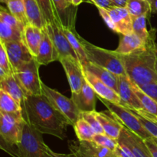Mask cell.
Instances as JSON below:
<instances>
[{
    "label": "cell",
    "mask_w": 157,
    "mask_h": 157,
    "mask_svg": "<svg viewBox=\"0 0 157 157\" xmlns=\"http://www.w3.org/2000/svg\"><path fill=\"white\" fill-rule=\"evenodd\" d=\"M21 107L25 121L40 133L62 140L67 137V126L71 124L44 94L27 96Z\"/></svg>",
    "instance_id": "obj_1"
},
{
    "label": "cell",
    "mask_w": 157,
    "mask_h": 157,
    "mask_svg": "<svg viewBox=\"0 0 157 157\" xmlns=\"http://www.w3.org/2000/svg\"><path fill=\"white\" fill-rule=\"evenodd\" d=\"M156 36L147 41V47L128 55L119 54L127 75L138 86L157 81Z\"/></svg>",
    "instance_id": "obj_2"
},
{
    "label": "cell",
    "mask_w": 157,
    "mask_h": 157,
    "mask_svg": "<svg viewBox=\"0 0 157 157\" xmlns=\"http://www.w3.org/2000/svg\"><path fill=\"white\" fill-rule=\"evenodd\" d=\"M81 41L85 49L90 62L107 68L117 75H127L125 67L119 53L114 51L98 47L81 37Z\"/></svg>",
    "instance_id": "obj_3"
},
{
    "label": "cell",
    "mask_w": 157,
    "mask_h": 157,
    "mask_svg": "<svg viewBox=\"0 0 157 157\" xmlns=\"http://www.w3.org/2000/svg\"><path fill=\"white\" fill-rule=\"evenodd\" d=\"M19 148L23 157H50L51 149L44 143L42 133L27 122L23 127Z\"/></svg>",
    "instance_id": "obj_4"
},
{
    "label": "cell",
    "mask_w": 157,
    "mask_h": 157,
    "mask_svg": "<svg viewBox=\"0 0 157 157\" xmlns=\"http://www.w3.org/2000/svg\"><path fill=\"white\" fill-rule=\"evenodd\" d=\"M98 99H99L103 103L104 106H106L109 111L123 124L125 127L140 136L144 140L147 138L152 137L150 133L144 127L142 123L140 122L137 117L134 113L127 107L120 104H115L110 101L104 99L98 96Z\"/></svg>",
    "instance_id": "obj_5"
},
{
    "label": "cell",
    "mask_w": 157,
    "mask_h": 157,
    "mask_svg": "<svg viewBox=\"0 0 157 157\" xmlns=\"http://www.w3.org/2000/svg\"><path fill=\"white\" fill-rule=\"evenodd\" d=\"M40 66L36 59L34 58L14 72L15 78L27 96L43 94V82L39 76Z\"/></svg>",
    "instance_id": "obj_6"
},
{
    "label": "cell",
    "mask_w": 157,
    "mask_h": 157,
    "mask_svg": "<svg viewBox=\"0 0 157 157\" xmlns=\"http://www.w3.org/2000/svg\"><path fill=\"white\" fill-rule=\"evenodd\" d=\"M26 121L22 113H6L0 112V140L19 145L23 127Z\"/></svg>",
    "instance_id": "obj_7"
},
{
    "label": "cell",
    "mask_w": 157,
    "mask_h": 157,
    "mask_svg": "<svg viewBox=\"0 0 157 157\" xmlns=\"http://www.w3.org/2000/svg\"><path fill=\"white\" fill-rule=\"evenodd\" d=\"M42 93L49 100L52 105L62 113L71 124V126L81 117V112L71 99L61 94L58 90L52 89L42 83Z\"/></svg>",
    "instance_id": "obj_8"
},
{
    "label": "cell",
    "mask_w": 157,
    "mask_h": 157,
    "mask_svg": "<svg viewBox=\"0 0 157 157\" xmlns=\"http://www.w3.org/2000/svg\"><path fill=\"white\" fill-rule=\"evenodd\" d=\"M59 61L65 71L71 93H79L85 81L82 64L79 60L71 56L61 58Z\"/></svg>",
    "instance_id": "obj_9"
},
{
    "label": "cell",
    "mask_w": 157,
    "mask_h": 157,
    "mask_svg": "<svg viewBox=\"0 0 157 157\" xmlns=\"http://www.w3.org/2000/svg\"><path fill=\"white\" fill-rule=\"evenodd\" d=\"M5 46L13 71L35 58L23 40L1 43Z\"/></svg>",
    "instance_id": "obj_10"
},
{
    "label": "cell",
    "mask_w": 157,
    "mask_h": 157,
    "mask_svg": "<svg viewBox=\"0 0 157 157\" xmlns=\"http://www.w3.org/2000/svg\"><path fill=\"white\" fill-rule=\"evenodd\" d=\"M45 29L59 53L60 58L71 56L79 60L76 52H75L64 34L62 25L61 23L55 22L52 24H47Z\"/></svg>",
    "instance_id": "obj_11"
},
{
    "label": "cell",
    "mask_w": 157,
    "mask_h": 157,
    "mask_svg": "<svg viewBox=\"0 0 157 157\" xmlns=\"http://www.w3.org/2000/svg\"><path fill=\"white\" fill-rule=\"evenodd\" d=\"M118 142L127 146L133 157H153L144 140L127 127L122 129Z\"/></svg>",
    "instance_id": "obj_12"
},
{
    "label": "cell",
    "mask_w": 157,
    "mask_h": 157,
    "mask_svg": "<svg viewBox=\"0 0 157 157\" xmlns=\"http://www.w3.org/2000/svg\"><path fill=\"white\" fill-rule=\"evenodd\" d=\"M118 94L121 97L122 105L132 110L144 109L142 103L135 93L133 83L127 75H120Z\"/></svg>",
    "instance_id": "obj_13"
},
{
    "label": "cell",
    "mask_w": 157,
    "mask_h": 157,
    "mask_svg": "<svg viewBox=\"0 0 157 157\" xmlns=\"http://www.w3.org/2000/svg\"><path fill=\"white\" fill-rule=\"evenodd\" d=\"M107 9L114 25V32L120 35L133 32V18L127 7L112 6Z\"/></svg>",
    "instance_id": "obj_14"
},
{
    "label": "cell",
    "mask_w": 157,
    "mask_h": 157,
    "mask_svg": "<svg viewBox=\"0 0 157 157\" xmlns=\"http://www.w3.org/2000/svg\"><path fill=\"white\" fill-rule=\"evenodd\" d=\"M71 99L81 112L96 111L98 94L86 79L79 93H71Z\"/></svg>",
    "instance_id": "obj_15"
},
{
    "label": "cell",
    "mask_w": 157,
    "mask_h": 157,
    "mask_svg": "<svg viewBox=\"0 0 157 157\" xmlns=\"http://www.w3.org/2000/svg\"><path fill=\"white\" fill-rule=\"evenodd\" d=\"M83 69H84V78L87 80V82L90 84L92 88L94 90L98 96L104 98L107 101H111L113 103H115V104L122 105L121 97H120L119 94L117 92H116L113 89H112L111 87L107 85L105 83L103 82L101 80L97 78L94 75L90 73V71L84 69V67H83Z\"/></svg>",
    "instance_id": "obj_16"
},
{
    "label": "cell",
    "mask_w": 157,
    "mask_h": 157,
    "mask_svg": "<svg viewBox=\"0 0 157 157\" xmlns=\"http://www.w3.org/2000/svg\"><path fill=\"white\" fill-rule=\"evenodd\" d=\"M35 59L40 65H47L53 61H59L60 59L59 53L46 29H43L42 39Z\"/></svg>",
    "instance_id": "obj_17"
},
{
    "label": "cell",
    "mask_w": 157,
    "mask_h": 157,
    "mask_svg": "<svg viewBox=\"0 0 157 157\" xmlns=\"http://www.w3.org/2000/svg\"><path fill=\"white\" fill-rule=\"evenodd\" d=\"M52 2L61 24L65 27L75 29L77 6L67 0H52Z\"/></svg>",
    "instance_id": "obj_18"
},
{
    "label": "cell",
    "mask_w": 157,
    "mask_h": 157,
    "mask_svg": "<svg viewBox=\"0 0 157 157\" xmlns=\"http://www.w3.org/2000/svg\"><path fill=\"white\" fill-rule=\"evenodd\" d=\"M96 116L101 123L105 134L118 140L124 126L110 111L97 112Z\"/></svg>",
    "instance_id": "obj_19"
},
{
    "label": "cell",
    "mask_w": 157,
    "mask_h": 157,
    "mask_svg": "<svg viewBox=\"0 0 157 157\" xmlns=\"http://www.w3.org/2000/svg\"><path fill=\"white\" fill-rule=\"evenodd\" d=\"M147 43L134 32L120 35L118 47L115 52L121 55H128L147 47Z\"/></svg>",
    "instance_id": "obj_20"
},
{
    "label": "cell",
    "mask_w": 157,
    "mask_h": 157,
    "mask_svg": "<svg viewBox=\"0 0 157 157\" xmlns=\"http://www.w3.org/2000/svg\"><path fill=\"white\" fill-rule=\"evenodd\" d=\"M83 67L93 75H94L97 78L105 83L107 85L111 87L112 89L118 93V86H119V75L113 73L107 68L101 67V66L95 64L94 63L87 61L86 64L82 65Z\"/></svg>",
    "instance_id": "obj_21"
},
{
    "label": "cell",
    "mask_w": 157,
    "mask_h": 157,
    "mask_svg": "<svg viewBox=\"0 0 157 157\" xmlns=\"http://www.w3.org/2000/svg\"><path fill=\"white\" fill-rule=\"evenodd\" d=\"M23 36L25 43L30 50L31 53L35 58H36L42 39L43 29H39L33 25L29 24L25 26Z\"/></svg>",
    "instance_id": "obj_22"
},
{
    "label": "cell",
    "mask_w": 157,
    "mask_h": 157,
    "mask_svg": "<svg viewBox=\"0 0 157 157\" xmlns=\"http://www.w3.org/2000/svg\"><path fill=\"white\" fill-rule=\"evenodd\" d=\"M0 89L9 94L21 104H22L23 101L27 97L22 87L15 78L14 74L0 79Z\"/></svg>",
    "instance_id": "obj_23"
},
{
    "label": "cell",
    "mask_w": 157,
    "mask_h": 157,
    "mask_svg": "<svg viewBox=\"0 0 157 157\" xmlns=\"http://www.w3.org/2000/svg\"><path fill=\"white\" fill-rule=\"evenodd\" d=\"M26 16L29 23L41 29H45L47 25L42 12L36 0H24Z\"/></svg>",
    "instance_id": "obj_24"
},
{
    "label": "cell",
    "mask_w": 157,
    "mask_h": 157,
    "mask_svg": "<svg viewBox=\"0 0 157 157\" xmlns=\"http://www.w3.org/2000/svg\"><path fill=\"white\" fill-rule=\"evenodd\" d=\"M62 29L64 34L67 36V39H68L69 42L71 44L75 52H76L80 62L82 65H84V64H86L89 61L87 59L85 49H84V45H83L82 42L81 41V36L77 33L75 29H71V28L65 27V26L63 25Z\"/></svg>",
    "instance_id": "obj_25"
},
{
    "label": "cell",
    "mask_w": 157,
    "mask_h": 157,
    "mask_svg": "<svg viewBox=\"0 0 157 157\" xmlns=\"http://www.w3.org/2000/svg\"><path fill=\"white\" fill-rule=\"evenodd\" d=\"M78 148L84 153L94 157H110L113 151L99 145L94 141H75Z\"/></svg>",
    "instance_id": "obj_26"
},
{
    "label": "cell",
    "mask_w": 157,
    "mask_h": 157,
    "mask_svg": "<svg viewBox=\"0 0 157 157\" xmlns=\"http://www.w3.org/2000/svg\"><path fill=\"white\" fill-rule=\"evenodd\" d=\"M150 16L148 15H143L133 19V32L139 35L144 41H147L156 35L157 29H151L150 31L147 30V20Z\"/></svg>",
    "instance_id": "obj_27"
},
{
    "label": "cell",
    "mask_w": 157,
    "mask_h": 157,
    "mask_svg": "<svg viewBox=\"0 0 157 157\" xmlns=\"http://www.w3.org/2000/svg\"><path fill=\"white\" fill-rule=\"evenodd\" d=\"M131 110L140 121L147 131L150 133L152 137L157 140V117L148 113L144 109Z\"/></svg>",
    "instance_id": "obj_28"
},
{
    "label": "cell",
    "mask_w": 157,
    "mask_h": 157,
    "mask_svg": "<svg viewBox=\"0 0 157 157\" xmlns=\"http://www.w3.org/2000/svg\"><path fill=\"white\" fill-rule=\"evenodd\" d=\"M24 30L15 28L3 21H0V43L14 41H24Z\"/></svg>",
    "instance_id": "obj_29"
},
{
    "label": "cell",
    "mask_w": 157,
    "mask_h": 157,
    "mask_svg": "<svg viewBox=\"0 0 157 157\" xmlns=\"http://www.w3.org/2000/svg\"><path fill=\"white\" fill-rule=\"evenodd\" d=\"M0 112L6 113H22V107L9 94L0 89Z\"/></svg>",
    "instance_id": "obj_30"
},
{
    "label": "cell",
    "mask_w": 157,
    "mask_h": 157,
    "mask_svg": "<svg viewBox=\"0 0 157 157\" xmlns=\"http://www.w3.org/2000/svg\"><path fill=\"white\" fill-rule=\"evenodd\" d=\"M75 133L79 141H91L94 137L95 131L91 126L82 117H80L74 124Z\"/></svg>",
    "instance_id": "obj_31"
},
{
    "label": "cell",
    "mask_w": 157,
    "mask_h": 157,
    "mask_svg": "<svg viewBox=\"0 0 157 157\" xmlns=\"http://www.w3.org/2000/svg\"><path fill=\"white\" fill-rule=\"evenodd\" d=\"M126 7L133 19L143 15H150L152 12L151 5L147 0H128Z\"/></svg>",
    "instance_id": "obj_32"
},
{
    "label": "cell",
    "mask_w": 157,
    "mask_h": 157,
    "mask_svg": "<svg viewBox=\"0 0 157 157\" xmlns=\"http://www.w3.org/2000/svg\"><path fill=\"white\" fill-rule=\"evenodd\" d=\"M7 8L11 13L25 26L29 25L27 16H26L24 0H9Z\"/></svg>",
    "instance_id": "obj_33"
},
{
    "label": "cell",
    "mask_w": 157,
    "mask_h": 157,
    "mask_svg": "<svg viewBox=\"0 0 157 157\" xmlns=\"http://www.w3.org/2000/svg\"><path fill=\"white\" fill-rule=\"evenodd\" d=\"M133 83V82H132ZM133 89H134L135 93L136 94L137 97L139 98L140 101L142 103V105L144 107V110L147 111L151 114L155 115L157 117V102L153 99L151 97L143 91L140 87L136 84L133 83Z\"/></svg>",
    "instance_id": "obj_34"
},
{
    "label": "cell",
    "mask_w": 157,
    "mask_h": 157,
    "mask_svg": "<svg viewBox=\"0 0 157 157\" xmlns=\"http://www.w3.org/2000/svg\"><path fill=\"white\" fill-rule=\"evenodd\" d=\"M36 1L41 8L47 24H52L55 22L61 23L58 20L52 0H36Z\"/></svg>",
    "instance_id": "obj_35"
},
{
    "label": "cell",
    "mask_w": 157,
    "mask_h": 157,
    "mask_svg": "<svg viewBox=\"0 0 157 157\" xmlns=\"http://www.w3.org/2000/svg\"><path fill=\"white\" fill-rule=\"evenodd\" d=\"M93 141L99 145L107 148L111 151H114L118 146V140H115L105 133H98L95 134Z\"/></svg>",
    "instance_id": "obj_36"
},
{
    "label": "cell",
    "mask_w": 157,
    "mask_h": 157,
    "mask_svg": "<svg viewBox=\"0 0 157 157\" xmlns=\"http://www.w3.org/2000/svg\"><path fill=\"white\" fill-rule=\"evenodd\" d=\"M0 21H3L7 24L11 25L15 28L24 30L25 25L21 24L13 15L10 12V11L6 8H4L3 6H1L0 8Z\"/></svg>",
    "instance_id": "obj_37"
},
{
    "label": "cell",
    "mask_w": 157,
    "mask_h": 157,
    "mask_svg": "<svg viewBox=\"0 0 157 157\" xmlns=\"http://www.w3.org/2000/svg\"><path fill=\"white\" fill-rule=\"evenodd\" d=\"M81 117L85 120L91 126L96 134H98V133H104V129H103L101 123L98 121V117L96 116V111L81 112Z\"/></svg>",
    "instance_id": "obj_38"
},
{
    "label": "cell",
    "mask_w": 157,
    "mask_h": 157,
    "mask_svg": "<svg viewBox=\"0 0 157 157\" xmlns=\"http://www.w3.org/2000/svg\"><path fill=\"white\" fill-rule=\"evenodd\" d=\"M0 70L3 71L6 75H12L14 74L12 64L9 61L5 46L0 43Z\"/></svg>",
    "instance_id": "obj_39"
},
{
    "label": "cell",
    "mask_w": 157,
    "mask_h": 157,
    "mask_svg": "<svg viewBox=\"0 0 157 157\" xmlns=\"http://www.w3.org/2000/svg\"><path fill=\"white\" fill-rule=\"evenodd\" d=\"M0 147L2 150L9 153L10 156L13 157H23L20 150L19 145L9 144L2 140H0Z\"/></svg>",
    "instance_id": "obj_40"
},
{
    "label": "cell",
    "mask_w": 157,
    "mask_h": 157,
    "mask_svg": "<svg viewBox=\"0 0 157 157\" xmlns=\"http://www.w3.org/2000/svg\"><path fill=\"white\" fill-rule=\"evenodd\" d=\"M141 90L157 102V81L139 86Z\"/></svg>",
    "instance_id": "obj_41"
},
{
    "label": "cell",
    "mask_w": 157,
    "mask_h": 157,
    "mask_svg": "<svg viewBox=\"0 0 157 157\" xmlns=\"http://www.w3.org/2000/svg\"><path fill=\"white\" fill-rule=\"evenodd\" d=\"M98 12H99L100 15L101 16V18H103V20L104 21V22L106 23L108 28L110 29H111L113 32H114V25H113V23L112 21L111 17H110V14H109L108 11L107 9H103V8H98Z\"/></svg>",
    "instance_id": "obj_42"
},
{
    "label": "cell",
    "mask_w": 157,
    "mask_h": 157,
    "mask_svg": "<svg viewBox=\"0 0 157 157\" xmlns=\"http://www.w3.org/2000/svg\"><path fill=\"white\" fill-rule=\"evenodd\" d=\"M68 147L71 153L73 155L74 157H89L78 148L76 143H75V140L68 141Z\"/></svg>",
    "instance_id": "obj_43"
},
{
    "label": "cell",
    "mask_w": 157,
    "mask_h": 157,
    "mask_svg": "<svg viewBox=\"0 0 157 157\" xmlns=\"http://www.w3.org/2000/svg\"><path fill=\"white\" fill-rule=\"evenodd\" d=\"M147 147L150 150V153L153 157H157V140L154 138L150 137L144 140Z\"/></svg>",
    "instance_id": "obj_44"
},
{
    "label": "cell",
    "mask_w": 157,
    "mask_h": 157,
    "mask_svg": "<svg viewBox=\"0 0 157 157\" xmlns=\"http://www.w3.org/2000/svg\"><path fill=\"white\" fill-rule=\"evenodd\" d=\"M97 8H103V9H109L114 6L112 3L111 0H90Z\"/></svg>",
    "instance_id": "obj_45"
},
{
    "label": "cell",
    "mask_w": 157,
    "mask_h": 157,
    "mask_svg": "<svg viewBox=\"0 0 157 157\" xmlns=\"http://www.w3.org/2000/svg\"><path fill=\"white\" fill-rule=\"evenodd\" d=\"M111 2L114 6H118V7H126L128 0H111Z\"/></svg>",
    "instance_id": "obj_46"
},
{
    "label": "cell",
    "mask_w": 157,
    "mask_h": 157,
    "mask_svg": "<svg viewBox=\"0 0 157 157\" xmlns=\"http://www.w3.org/2000/svg\"><path fill=\"white\" fill-rule=\"evenodd\" d=\"M50 157H74L73 155L71 154H64V153H58L50 150Z\"/></svg>",
    "instance_id": "obj_47"
},
{
    "label": "cell",
    "mask_w": 157,
    "mask_h": 157,
    "mask_svg": "<svg viewBox=\"0 0 157 157\" xmlns=\"http://www.w3.org/2000/svg\"><path fill=\"white\" fill-rule=\"evenodd\" d=\"M150 5H151L152 13L157 14V0H152Z\"/></svg>",
    "instance_id": "obj_48"
},
{
    "label": "cell",
    "mask_w": 157,
    "mask_h": 157,
    "mask_svg": "<svg viewBox=\"0 0 157 157\" xmlns=\"http://www.w3.org/2000/svg\"><path fill=\"white\" fill-rule=\"evenodd\" d=\"M83 1L84 0H71V3L73 6H78L80 4H81L83 2Z\"/></svg>",
    "instance_id": "obj_49"
},
{
    "label": "cell",
    "mask_w": 157,
    "mask_h": 157,
    "mask_svg": "<svg viewBox=\"0 0 157 157\" xmlns=\"http://www.w3.org/2000/svg\"><path fill=\"white\" fill-rule=\"evenodd\" d=\"M110 157H122V156H120L119 154H117V153H115V152H113V154L111 155V156H110Z\"/></svg>",
    "instance_id": "obj_50"
},
{
    "label": "cell",
    "mask_w": 157,
    "mask_h": 157,
    "mask_svg": "<svg viewBox=\"0 0 157 157\" xmlns=\"http://www.w3.org/2000/svg\"><path fill=\"white\" fill-rule=\"evenodd\" d=\"M156 69L157 71V44H156Z\"/></svg>",
    "instance_id": "obj_51"
},
{
    "label": "cell",
    "mask_w": 157,
    "mask_h": 157,
    "mask_svg": "<svg viewBox=\"0 0 157 157\" xmlns=\"http://www.w3.org/2000/svg\"><path fill=\"white\" fill-rule=\"evenodd\" d=\"M0 1H1L2 3H4V4L7 5V3H8V2H9V0H0Z\"/></svg>",
    "instance_id": "obj_52"
},
{
    "label": "cell",
    "mask_w": 157,
    "mask_h": 157,
    "mask_svg": "<svg viewBox=\"0 0 157 157\" xmlns=\"http://www.w3.org/2000/svg\"><path fill=\"white\" fill-rule=\"evenodd\" d=\"M67 1L69 3H71V4H72V3H71V0H67Z\"/></svg>",
    "instance_id": "obj_53"
},
{
    "label": "cell",
    "mask_w": 157,
    "mask_h": 157,
    "mask_svg": "<svg viewBox=\"0 0 157 157\" xmlns=\"http://www.w3.org/2000/svg\"><path fill=\"white\" fill-rule=\"evenodd\" d=\"M83 152V151H82ZM85 154H87V153H85ZM87 156H88L89 157H94V156H90V155H88V154H87Z\"/></svg>",
    "instance_id": "obj_54"
},
{
    "label": "cell",
    "mask_w": 157,
    "mask_h": 157,
    "mask_svg": "<svg viewBox=\"0 0 157 157\" xmlns=\"http://www.w3.org/2000/svg\"><path fill=\"white\" fill-rule=\"evenodd\" d=\"M147 1H148V2H150V3H151L152 0H147Z\"/></svg>",
    "instance_id": "obj_55"
}]
</instances>
